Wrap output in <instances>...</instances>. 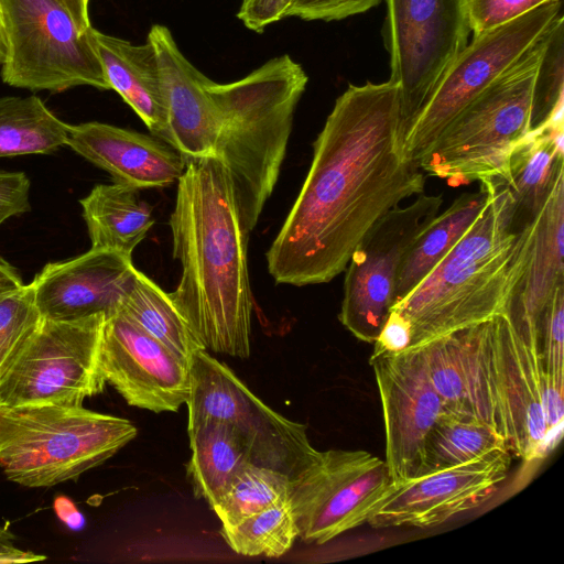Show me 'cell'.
Segmentation results:
<instances>
[{"instance_id":"6da1fadb","label":"cell","mask_w":564,"mask_h":564,"mask_svg":"<svg viewBox=\"0 0 564 564\" xmlns=\"http://www.w3.org/2000/svg\"><path fill=\"white\" fill-rule=\"evenodd\" d=\"M424 185L405 150L398 85H349L313 143L306 178L267 252L269 273L295 286L332 281L365 234Z\"/></svg>"},{"instance_id":"7a4b0ae2","label":"cell","mask_w":564,"mask_h":564,"mask_svg":"<svg viewBox=\"0 0 564 564\" xmlns=\"http://www.w3.org/2000/svg\"><path fill=\"white\" fill-rule=\"evenodd\" d=\"M181 281L169 293L205 348L250 355L253 297L246 230L226 165L217 156L186 159L170 216Z\"/></svg>"},{"instance_id":"3957f363","label":"cell","mask_w":564,"mask_h":564,"mask_svg":"<svg viewBox=\"0 0 564 564\" xmlns=\"http://www.w3.org/2000/svg\"><path fill=\"white\" fill-rule=\"evenodd\" d=\"M481 181L488 185L489 197L479 217L435 268L391 307L410 323L409 348L506 313L527 261L533 220L516 230L508 191L491 178Z\"/></svg>"},{"instance_id":"277c9868","label":"cell","mask_w":564,"mask_h":564,"mask_svg":"<svg viewBox=\"0 0 564 564\" xmlns=\"http://www.w3.org/2000/svg\"><path fill=\"white\" fill-rule=\"evenodd\" d=\"M307 80L303 67L285 54L239 80L209 86L223 117L215 156L229 172L248 234L278 182Z\"/></svg>"},{"instance_id":"5b68a950","label":"cell","mask_w":564,"mask_h":564,"mask_svg":"<svg viewBox=\"0 0 564 564\" xmlns=\"http://www.w3.org/2000/svg\"><path fill=\"white\" fill-rule=\"evenodd\" d=\"M135 435L129 420L83 405H0V468L25 487L54 486L99 466Z\"/></svg>"},{"instance_id":"8992f818","label":"cell","mask_w":564,"mask_h":564,"mask_svg":"<svg viewBox=\"0 0 564 564\" xmlns=\"http://www.w3.org/2000/svg\"><path fill=\"white\" fill-rule=\"evenodd\" d=\"M547 32L451 121L419 161L422 171L453 186L503 176L513 149L532 129L534 78Z\"/></svg>"},{"instance_id":"52a82bcc","label":"cell","mask_w":564,"mask_h":564,"mask_svg":"<svg viewBox=\"0 0 564 564\" xmlns=\"http://www.w3.org/2000/svg\"><path fill=\"white\" fill-rule=\"evenodd\" d=\"M7 53L1 78L31 91L110 89L91 29L83 32L58 0H0Z\"/></svg>"},{"instance_id":"ba28073f","label":"cell","mask_w":564,"mask_h":564,"mask_svg":"<svg viewBox=\"0 0 564 564\" xmlns=\"http://www.w3.org/2000/svg\"><path fill=\"white\" fill-rule=\"evenodd\" d=\"M189 377L187 429L209 420L227 423L247 446L251 463L279 470L291 480L315 459L318 451L310 442L306 425L272 410L207 350L193 356Z\"/></svg>"},{"instance_id":"9c48e42d","label":"cell","mask_w":564,"mask_h":564,"mask_svg":"<svg viewBox=\"0 0 564 564\" xmlns=\"http://www.w3.org/2000/svg\"><path fill=\"white\" fill-rule=\"evenodd\" d=\"M106 316L75 321L43 318L0 380V405H83L104 391L99 351Z\"/></svg>"},{"instance_id":"30bf717a","label":"cell","mask_w":564,"mask_h":564,"mask_svg":"<svg viewBox=\"0 0 564 564\" xmlns=\"http://www.w3.org/2000/svg\"><path fill=\"white\" fill-rule=\"evenodd\" d=\"M391 76L405 139L438 83L468 43L464 0H386Z\"/></svg>"},{"instance_id":"8fae6325","label":"cell","mask_w":564,"mask_h":564,"mask_svg":"<svg viewBox=\"0 0 564 564\" xmlns=\"http://www.w3.org/2000/svg\"><path fill=\"white\" fill-rule=\"evenodd\" d=\"M560 12V0H553L507 23L473 35L404 139L406 153L416 164L451 121L547 32Z\"/></svg>"},{"instance_id":"7c38bea8","label":"cell","mask_w":564,"mask_h":564,"mask_svg":"<svg viewBox=\"0 0 564 564\" xmlns=\"http://www.w3.org/2000/svg\"><path fill=\"white\" fill-rule=\"evenodd\" d=\"M392 479L384 459L362 449H328L291 480L299 538L324 544L367 520Z\"/></svg>"},{"instance_id":"4fadbf2b","label":"cell","mask_w":564,"mask_h":564,"mask_svg":"<svg viewBox=\"0 0 564 564\" xmlns=\"http://www.w3.org/2000/svg\"><path fill=\"white\" fill-rule=\"evenodd\" d=\"M443 198L422 195L384 214L361 238L346 267L340 323L373 344L395 303L403 259L417 235L438 214Z\"/></svg>"},{"instance_id":"5bb4252c","label":"cell","mask_w":564,"mask_h":564,"mask_svg":"<svg viewBox=\"0 0 564 564\" xmlns=\"http://www.w3.org/2000/svg\"><path fill=\"white\" fill-rule=\"evenodd\" d=\"M380 394L384 435L386 463L392 484L404 482L421 475L426 438L445 411L435 391L421 349L371 356Z\"/></svg>"},{"instance_id":"9a60e30c","label":"cell","mask_w":564,"mask_h":564,"mask_svg":"<svg viewBox=\"0 0 564 564\" xmlns=\"http://www.w3.org/2000/svg\"><path fill=\"white\" fill-rule=\"evenodd\" d=\"M511 453L497 449L470 462L392 484L372 509V528L441 524L490 499L507 478Z\"/></svg>"},{"instance_id":"2e32d148","label":"cell","mask_w":564,"mask_h":564,"mask_svg":"<svg viewBox=\"0 0 564 564\" xmlns=\"http://www.w3.org/2000/svg\"><path fill=\"white\" fill-rule=\"evenodd\" d=\"M99 366L105 381L132 406L175 412L189 395V364L120 311L105 319Z\"/></svg>"},{"instance_id":"e0dca14e","label":"cell","mask_w":564,"mask_h":564,"mask_svg":"<svg viewBox=\"0 0 564 564\" xmlns=\"http://www.w3.org/2000/svg\"><path fill=\"white\" fill-rule=\"evenodd\" d=\"M419 348L444 410L478 420L506 440L495 370L492 318L432 339Z\"/></svg>"},{"instance_id":"ac0fdd59","label":"cell","mask_w":564,"mask_h":564,"mask_svg":"<svg viewBox=\"0 0 564 564\" xmlns=\"http://www.w3.org/2000/svg\"><path fill=\"white\" fill-rule=\"evenodd\" d=\"M492 338L508 449L525 462L541 458L553 446L544 421L542 387L546 373L540 357L523 343L506 313L492 318Z\"/></svg>"},{"instance_id":"d6986e66","label":"cell","mask_w":564,"mask_h":564,"mask_svg":"<svg viewBox=\"0 0 564 564\" xmlns=\"http://www.w3.org/2000/svg\"><path fill=\"white\" fill-rule=\"evenodd\" d=\"M134 271L130 256L90 248L70 260L47 263L31 283L43 318L108 317L117 311Z\"/></svg>"},{"instance_id":"ffe728a7","label":"cell","mask_w":564,"mask_h":564,"mask_svg":"<svg viewBox=\"0 0 564 564\" xmlns=\"http://www.w3.org/2000/svg\"><path fill=\"white\" fill-rule=\"evenodd\" d=\"M148 41L158 56L173 148L186 159L215 156L223 117L213 80L184 56L166 26L152 25Z\"/></svg>"},{"instance_id":"44dd1931","label":"cell","mask_w":564,"mask_h":564,"mask_svg":"<svg viewBox=\"0 0 564 564\" xmlns=\"http://www.w3.org/2000/svg\"><path fill=\"white\" fill-rule=\"evenodd\" d=\"M66 145L137 189L167 186L186 167V158L159 138L97 121L69 126Z\"/></svg>"},{"instance_id":"7402d4cb","label":"cell","mask_w":564,"mask_h":564,"mask_svg":"<svg viewBox=\"0 0 564 564\" xmlns=\"http://www.w3.org/2000/svg\"><path fill=\"white\" fill-rule=\"evenodd\" d=\"M563 254L564 177L533 218L527 261L506 308L525 344H535V322L556 289L564 285Z\"/></svg>"},{"instance_id":"603a6c76","label":"cell","mask_w":564,"mask_h":564,"mask_svg":"<svg viewBox=\"0 0 564 564\" xmlns=\"http://www.w3.org/2000/svg\"><path fill=\"white\" fill-rule=\"evenodd\" d=\"M110 89L134 110L150 132L173 147L156 52L150 41L134 45L91 29Z\"/></svg>"},{"instance_id":"cb8c5ba5","label":"cell","mask_w":564,"mask_h":564,"mask_svg":"<svg viewBox=\"0 0 564 564\" xmlns=\"http://www.w3.org/2000/svg\"><path fill=\"white\" fill-rule=\"evenodd\" d=\"M563 167V111H560L531 129L513 149L503 176L491 178L510 195L516 230L533 220L558 180L564 177Z\"/></svg>"},{"instance_id":"d4e9b609","label":"cell","mask_w":564,"mask_h":564,"mask_svg":"<svg viewBox=\"0 0 564 564\" xmlns=\"http://www.w3.org/2000/svg\"><path fill=\"white\" fill-rule=\"evenodd\" d=\"M138 191L116 182L99 184L79 200L91 248L131 257L154 224L151 207Z\"/></svg>"},{"instance_id":"484cf974","label":"cell","mask_w":564,"mask_h":564,"mask_svg":"<svg viewBox=\"0 0 564 564\" xmlns=\"http://www.w3.org/2000/svg\"><path fill=\"white\" fill-rule=\"evenodd\" d=\"M479 182L478 192L462 194L417 235L399 271L395 303L435 268L479 217L489 197L487 183Z\"/></svg>"},{"instance_id":"4316f807","label":"cell","mask_w":564,"mask_h":564,"mask_svg":"<svg viewBox=\"0 0 564 564\" xmlns=\"http://www.w3.org/2000/svg\"><path fill=\"white\" fill-rule=\"evenodd\" d=\"M192 456L187 476L194 494L212 508L234 478L251 463L247 446L234 429L224 422L204 421L187 429Z\"/></svg>"},{"instance_id":"83f0119b","label":"cell","mask_w":564,"mask_h":564,"mask_svg":"<svg viewBox=\"0 0 564 564\" xmlns=\"http://www.w3.org/2000/svg\"><path fill=\"white\" fill-rule=\"evenodd\" d=\"M117 311L187 364L196 352L207 350L170 294L137 269Z\"/></svg>"},{"instance_id":"f1b7e54d","label":"cell","mask_w":564,"mask_h":564,"mask_svg":"<svg viewBox=\"0 0 564 564\" xmlns=\"http://www.w3.org/2000/svg\"><path fill=\"white\" fill-rule=\"evenodd\" d=\"M69 124L36 96L0 98V158L46 154L66 145Z\"/></svg>"},{"instance_id":"f546056e","label":"cell","mask_w":564,"mask_h":564,"mask_svg":"<svg viewBox=\"0 0 564 564\" xmlns=\"http://www.w3.org/2000/svg\"><path fill=\"white\" fill-rule=\"evenodd\" d=\"M502 448L508 449L507 442L491 426L444 411L426 438L421 475L460 465Z\"/></svg>"},{"instance_id":"4dcf8cb0","label":"cell","mask_w":564,"mask_h":564,"mask_svg":"<svg viewBox=\"0 0 564 564\" xmlns=\"http://www.w3.org/2000/svg\"><path fill=\"white\" fill-rule=\"evenodd\" d=\"M220 533L232 551L246 556L279 557L299 538L288 497L236 523L221 525Z\"/></svg>"},{"instance_id":"1f68e13d","label":"cell","mask_w":564,"mask_h":564,"mask_svg":"<svg viewBox=\"0 0 564 564\" xmlns=\"http://www.w3.org/2000/svg\"><path fill=\"white\" fill-rule=\"evenodd\" d=\"M290 484L291 478L285 474L248 463L212 510L221 525L236 523L286 498Z\"/></svg>"},{"instance_id":"d6a6232c","label":"cell","mask_w":564,"mask_h":564,"mask_svg":"<svg viewBox=\"0 0 564 564\" xmlns=\"http://www.w3.org/2000/svg\"><path fill=\"white\" fill-rule=\"evenodd\" d=\"M32 283L0 294V380L40 326Z\"/></svg>"},{"instance_id":"836d02e7","label":"cell","mask_w":564,"mask_h":564,"mask_svg":"<svg viewBox=\"0 0 564 564\" xmlns=\"http://www.w3.org/2000/svg\"><path fill=\"white\" fill-rule=\"evenodd\" d=\"M564 23L560 14L547 32L539 63L532 105V129L563 110Z\"/></svg>"},{"instance_id":"e575fe53","label":"cell","mask_w":564,"mask_h":564,"mask_svg":"<svg viewBox=\"0 0 564 564\" xmlns=\"http://www.w3.org/2000/svg\"><path fill=\"white\" fill-rule=\"evenodd\" d=\"M535 347L543 371L564 377V285L556 289L535 322Z\"/></svg>"},{"instance_id":"d590c367","label":"cell","mask_w":564,"mask_h":564,"mask_svg":"<svg viewBox=\"0 0 564 564\" xmlns=\"http://www.w3.org/2000/svg\"><path fill=\"white\" fill-rule=\"evenodd\" d=\"M473 34L507 23L553 0H464Z\"/></svg>"},{"instance_id":"8d00e7d4","label":"cell","mask_w":564,"mask_h":564,"mask_svg":"<svg viewBox=\"0 0 564 564\" xmlns=\"http://www.w3.org/2000/svg\"><path fill=\"white\" fill-rule=\"evenodd\" d=\"M381 0H293L285 18L296 17L306 21L341 20L360 14L376 7Z\"/></svg>"},{"instance_id":"74e56055","label":"cell","mask_w":564,"mask_h":564,"mask_svg":"<svg viewBox=\"0 0 564 564\" xmlns=\"http://www.w3.org/2000/svg\"><path fill=\"white\" fill-rule=\"evenodd\" d=\"M30 181L22 172H0V225L30 209Z\"/></svg>"},{"instance_id":"f35d334b","label":"cell","mask_w":564,"mask_h":564,"mask_svg":"<svg viewBox=\"0 0 564 564\" xmlns=\"http://www.w3.org/2000/svg\"><path fill=\"white\" fill-rule=\"evenodd\" d=\"M293 0H242L237 13L250 30L262 32L268 25L285 18Z\"/></svg>"},{"instance_id":"ab89813d","label":"cell","mask_w":564,"mask_h":564,"mask_svg":"<svg viewBox=\"0 0 564 564\" xmlns=\"http://www.w3.org/2000/svg\"><path fill=\"white\" fill-rule=\"evenodd\" d=\"M373 344L371 356L383 352L395 354L408 349L411 344L409 321L399 312L391 310Z\"/></svg>"},{"instance_id":"60d3db41","label":"cell","mask_w":564,"mask_h":564,"mask_svg":"<svg viewBox=\"0 0 564 564\" xmlns=\"http://www.w3.org/2000/svg\"><path fill=\"white\" fill-rule=\"evenodd\" d=\"M43 558L45 556L14 547L11 544V533L0 528V563H23Z\"/></svg>"},{"instance_id":"b9f144b4","label":"cell","mask_w":564,"mask_h":564,"mask_svg":"<svg viewBox=\"0 0 564 564\" xmlns=\"http://www.w3.org/2000/svg\"><path fill=\"white\" fill-rule=\"evenodd\" d=\"M54 509L58 518L70 529L77 530L84 524L83 516L68 498L57 497L54 501Z\"/></svg>"},{"instance_id":"7bdbcfd3","label":"cell","mask_w":564,"mask_h":564,"mask_svg":"<svg viewBox=\"0 0 564 564\" xmlns=\"http://www.w3.org/2000/svg\"><path fill=\"white\" fill-rule=\"evenodd\" d=\"M70 13L78 29L83 32L91 28L89 19L90 0H58Z\"/></svg>"},{"instance_id":"ee69618b","label":"cell","mask_w":564,"mask_h":564,"mask_svg":"<svg viewBox=\"0 0 564 564\" xmlns=\"http://www.w3.org/2000/svg\"><path fill=\"white\" fill-rule=\"evenodd\" d=\"M22 285L23 283L14 269L0 259V294L17 290Z\"/></svg>"},{"instance_id":"f6af8a7d","label":"cell","mask_w":564,"mask_h":564,"mask_svg":"<svg viewBox=\"0 0 564 564\" xmlns=\"http://www.w3.org/2000/svg\"><path fill=\"white\" fill-rule=\"evenodd\" d=\"M7 53V43H6V33H4V24L2 10L0 4V65H2Z\"/></svg>"}]
</instances>
